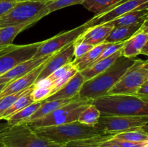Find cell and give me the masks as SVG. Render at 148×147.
Here are the masks:
<instances>
[{
	"instance_id": "1",
	"label": "cell",
	"mask_w": 148,
	"mask_h": 147,
	"mask_svg": "<svg viewBox=\"0 0 148 147\" xmlns=\"http://www.w3.org/2000/svg\"><path fill=\"white\" fill-rule=\"evenodd\" d=\"M135 61L134 59L121 56L106 70L95 77L85 81L79 92V97L95 100L107 95L111 88L134 64Z\"/></svg>"
},
{
	"instance_id": "2",
	"label": "cell",
	"mask_w": 148,
	"mask_h": 147,
	"mask_svg": "<svg viewBox=\"0 0 148 147\" xmlns=\"http://www.w3.org/2000/svg\"><path fill=\"white\" fill-rule=\"evenodd\" d=\"M92 103L103 115L144 116L148 115V97L137 95H106Z\"/></svg>"
},
{
	"instance_id": "3",
	"label": "cell",
	"mask_w": 148,
	"mask_h": 147,
	"mask_svg": "<svg viewBox=\"0 0 148 147\" xmlns=\"http://www.w3.org/2000/svg\"><path fill=\"white\" fill-rule=\"evenodd\" d=\"M33 131L38 136L62 146L71 142L96 138L108 134L98 131L94 126L85 125L79 121L59 125L41 127Z\"/></svg>"
},
{
	"instance_id": "4",
	"label": "cell",
	"mask_w": 148,
	"mask_h": 147,
	"mask_svg": "<svg viewBox=\"0 0 148 147\" xmlns=\"http://www.w3.org/2000/svg\"><path fill=\"white\" fill-rule=\"evenodd\" d=\"M0 144L5 147H63L38 136L25 123L7 127L0 132Z\"/></svg>"
},
{
	"instance_id": "5",
	"label": "cell",
	"mask_w": 148,
	"mask_h": 147,
	"mask_svg": "<svg viewBox=\"0 0 148 147\" xmlns=\"http://www.w3.org/2000/svg\"><path fill=\"white\" fill-rule=\"evenodd\" d=\"M92 100L86 98H79L64 106L55 110L40 119L24 123L33 130L41 127L59 125L77 121L78 118L82 110L89 104L92 103Z\"/></svg>"
},
{
	"instance_id": "6",
	"label": "cell",
	"mask_w": 148,
	"mask_h": 147,
	"mask_svg": "<svg viewBox=\"0 0 148 147\" xmlns=\"http://www.w3.org/2000/svg\"><path fill=\"white\" fill-rule=\"evenodd\" d=\"M49 14L46 3L30 0L17 1L7 14L0 17V27L27 22H36Z\"/></svg>"
},
{
	"instance_id": "7",
	"label": "cell",
	"mask_w": 148,
	"mask_h": 147,
	"mask_svg": "<svg viewBox=\"0 0 148 147\" xmlns=\"http://www.w3.org/2000/svg\"><path fill=\"white\" fill-rule=\"evenodd\" d=\"M148 81V60L136 59L107 95H136L142 85Z\"/></svg>"
},
{
	"instance_id": "8",
	"label": "cell",
	"mask_w": 148,
	"mask_h": 147,
	"mask_svg": "<svg viewBox=\"0 0 148 147\" xmlns=\"http://www.w3.org/2000/svg\"><path fill=\"white\" fill-rule=\"evenodd\" d=\"M148 124V115L124 116L103 115L100 117L95 128L104 133L116 134Z\"/></svg>"
},
{
	"instance_id": "9",
	"label": "cell",
	"mask_w": 148,
	"mask_h": 147,
	"mask_svg": "<svg viewBox=\"0 0 148 147\" xmlns=\"http://www.w3.org/2000/svg\"><path fill=\"white\" fill-rule=\"evenodd\" d=\"M41 42L27 45H10L0 50V76L17 65L32 59Z\"/></svg>"
},
{
	"instance_id": "10",
	"label": "cell",
	"mask_w": 148,
	"mask_h": 147,
	"mask_svg": "<svg viewBox=\"0 0 148 147\" xmlns=\"http://www.w3.org/2000/svg\"><path fill=\"white\" fill-rule=\"evenodd\" d=\"M87 29L88 27L84 23L83 24L75 27V29L64 33H59L54 37H51L50 39L41 41V43L38 48L36 54L33 58L38 59V58L55 54L69 45L75 43Z\"/></svg>"
},
{
	"instance_id": "11",
	"label": "cell",
	"mask_w": 148,
	"mask_h": 147,
	"mask_svg": "<svg viewBox=\"0 0 148 147\" xmlns=\"http://www.w3.org/2000/svg\"><path fill=\"white\" fill-rule=\"evenodd\" d=\"M142 10H148V0H124L108 11L95 15L85 24L89 28L105 24L130 12Z\"/></svg>"
},
{
	"instance_id": "12",
	"label": "cell",
	"mask_w": 148,
	"mask_h": 147,
	"mask_svg": "<svg viewBox=\"0 0 148 147\" xmlns=\"http://www.w3.org/2000/svg\"><path fill=\"white\" fill-rule=\"evenodd\" d=\"M75 51V43L53 54L45 63L44 67L38 76L36 82L47 78L54 71L72 61Z\"/></svg>"
},
{
	"instance_id": "13",
	"label": "cell",
	"mask_w": 148,
	"mask_h": 147,
	"mask_svg": "<svg viewBox=\"0 0 148 147\" xmlns=\"http://www.w3.org/2000/svg\"><path fill=\"white\" fill-rule=\"evenodd\" d=\"M48 61V60H47ZM40 64L33 71L29 72L27 74L18 78V79L13 80L12 82H8L5 87L3 89L1 92L0 93V98L5 97L7 95H11V94L16 93V92H20V91L25 90L30 86H33L36 83L38 79V76L40 74V71H42L43 68L44 67L46 62Z\"/></svg>"
},
{
	"instance_id": "14",
	"label": "cell",
	"mask_w": 148,
	"mask_h": 147,
	"mask_svg": "<svg viewBox=\"0 0 148 147\" xmlns=\"http://www.w3.org/2000/svg\"><path fill=\"white\" fill-rule=\"evenodd\" d=\"M53 55H49V56L38 58V59L32 58V59H29L26 61L17 65L15 67L12 69L11 70L0 76V84L8 83V82L15 80V79L27 74L29 72L33 71V69L40 66V64L49 60Z\"/></svg>"
},
{
	"instance_id": "15",
	"label": "cell",
	"mask_w": 148,
	"mask_h": 147,
	"mask_svg": "<svg viewBox=\"0 0 148 147\" xmlns=\"http://www.w3.org/2000/svg\"><path fill=\"white\" fill-rule=\"evenodd\" d=\"M85 82V78L83 77L81 73L78 71L75 74V76L66 84L64 85L59 91L53 95L49 96L47 99L43 100V102H48L51 100L60 99H68L76 96L79 94V90L82 87V84Z\"/></svg>"
},
{
	"instance_id": "16",
	"label": "cell",
	"mask_w": 148,
	"mask_h": 147,
	"mask_svg": "<svg viewBox=\"0 0 148 147\" xmlns=\"http://www.w3.org/2000/svg\"><path fill=\"white\" fill-rule=\"evenodd\" d=\"M111 26L106 24H99L87 29L76 41L83 42L95 46L104 43L112 29Z\"/></svg>"
},
{
	"instance_id": "17",
	"label": "cell",
	"mask_w": 148,
	"mask_h": 147,
	"mask_svg": "<svg viewBox=\"0 0 148 147\" xmlns=\"http://www.w3.org/2000/svg\"><path fill=\"white\" fill-rule=\"evenodd\" d=\"M148 40V33L137 32L129 40H126L122 48V56L134 59L141 54V51Z\"/></svg>"
},
{
	"instance_id": "18",
	"label": "cell",
	"mask_w": 148,
	"mask_h": 147,
	"mask_svg": "<svg viewBox=\"0 0 148 147\" xmlns=\"http://www.w3.org/2000/svg\"><path fill=\"white\" fill-rule=\"evenodd\" d=\"M121 56H122V48L119 50L118 51L116 52L114 54L110 56L109 57H107L106 59L96 62L90 67L87 68V69H84V70L81 71L79 72L83 76V77L85 78V81L89 80V79L95 77L97 75L106 70L109 66H111Z\"/></svg>"
},
{
	"instance_id": "19",
	"label": "cell",
	"mask_w": 148,
	"mask_h": 147,
	"mask_svg": "<svg viewBox=\"0 0 148 147\" xmlns=\"http://www.w3.org/2000/svg\"><path fill=\"white\" fill-rule=\"evenodd\" d=\"M143 24V22H141L132 25L114 27L106 39L105 43H114L126 41L139 31Z\"/></svg>"
},
{
	"instance_id": "20",
	"label": "cell",
	"mask_w": 148,
	"mask_h": 147,
	"mask_svg": "<svg viewBox=\"0 0 148 147\" xmlns=\"http://www.w3.org/2000/svg\"><path fill=\"white\" fill-rule=\"evenodd\" d=\"M109 43H103L101 44L95 46L90 50L79 57V59H75L71 63L75 66L78 71L84 70L87 68L90 67L91 65L93 64L94 62L97 60L101 53L103 51L104 49L108 46Z\"/></svg>"
},
{
	"instance_id": "21",
	"label": "cell",
	"mask_w": 148,
	"mask_h": 147,
	"mask_svg": "<svg viewBox=\"0 0 148 147\" xmlns=\"http://www.w3.org/2000/svg\"><path fill=\"white\" fill-rule=\"evenodd\" d=\"M33 22H27L14 25L0 27V50L13 44V40L21 31L33 24Z\"/></svg>"
},
{
	"instance_id": "22",
	"label": "cell",
	"mask_w": 148,
	"mask_h": 147,
	"mask_svg": "<svg viewBox=\"0 0 148 147\" xmlns=\"http://www.w3.org/2000/svg\"><path fill=\"white\" fill-rule=\"evenodd\" d=\"M148 16V10H136L130 12L119 17H117L115 20H111L108 22L105 23L108 25L113 27H121V26L132 25L137 23L144 22Z\"/></svg>"
},
{
	"instance_id": "23",
	"label": "cell",
	"mask_w": 148,
	"mask_h": 147,
	"mask_svg": "<svg viewBox=\"0 0 148 147\" xmlns=\"http://www.w3.org/2000/svg\"><path fill=\"white\" fill-rule=\"evenodd\" d=\"M79 98H81L79 97V94L77 95L76 96L73 97L72 98H68V99H55V100H51L48 101V102H43V104L40 106V108L35 112L32 116L30 117V119L27 121V122H30V121L36 120L40 119V118H43L45 115H48L50 112H53L55 110L58 109V108H61L62 106L67 105L69 102H72V101L77 99Z\"/></svg>"
},
{
	"instance_id": "24",
	"label": "cell",
	"mask_w": 148,
	"mask_h": 147,
	"mask_svg": "<svg viewBox=\"0 0 148 147\" xmlns=\"http://www.w3.org/2000/svg\"><path fill=\"white\" fill-rule=\"evenodd\" d=\"M42 104H43V102H33L29 105L28 106L20 110L18 112L10 115L6 119V120L7 121V125L9 127L14 126V125L27 122L32 116V115H33L40 108Z\"/></svg>"
},
{
	"instance_id": "25",
	"label": "cell",
	"mask_w": 148,
	"mask_h": 147,
	"mask_svg": "<svg viewBox=\"0 0 148 147\" xmlns=\"http://www.w3.org/2000/svg\"><path fill=\"white\" fill-rule=\"evenodd\" d=\"M124 0H85L82 5L95 15L108 11Z\"/></svg>"
},
{
	"instance_id": "26",
	"label": "cell",
	"mask_w": 148,
	"mask_h": 147,
	"mask_svg": "<svg viewBox=\"0 0 148 147\" xmlns=\"http://www.w3.org/2000/svg\"><path fill=\"white\" fill-rule=\"evenodd\" d=\"M101 115V113L99 110L93 104L91 103L82 110L77 121L89 126H95V124L98 122Z\"/></svg>"
},
{
	"instance_id": "27",
	"label": "cell",
	"mask_w": 148,
	"mask_h": 147,
	"mask_svg": "<svg viewBox=\"0 0 148 147\" xmlns=\"http://www.w3.org/2000/svg\"><path fill=\"white\" fill-rule=\"evenodd\" d=\"M114 138L132 142H140V141H148V133L142 127L133 128L125 132L116 133L114 135Z\"/></svg>"
},
{
	"instance_id": "28",
	"label": "cell",
	"mask_w": 148,
	"mask_h": 147,
	"mask_svg": "<svg viewBox=\"0 0 148 147\" xmlns=\"http://www.w3.org/2000/svg\"><path fill=\"white\" fill-rule=\"evenodd\" d=\"M31 92H27L25 95H23V96L20 97V98H18V99L10 106V108H9V109H7V110L0 116V120H6L8 117H10V115H13V114H14L15 112L20 111V110L23 109V108L28 106L30 104L33 103V101L32 100L31 97H30V93H31Z\"/></svg>"
},
{
	"instance_id": "29",
	"label": "cell",
	"mask_w": 148,
	"mask_h": 147,
	"mask_svg": "<svg viewBox=\"0 0 148 147\" xmlns=\"http://www.w3.org/2000/svg\"><path fill=\"white\" fill-rule=\"evenodd\" d=\"M34 88V85L30 86L27 89H25V90L20 91V92H16V93L11 94V95H7L5 97L0 98V116L7 110V109L10 108L12 105L17 100L18 98L22 97L23 95H25L27 92H31Z\"/></svg>"
},
{
	"instance_id": "30",
	"label": "cell",
	"mask_w": 148,
	"mask_h": 147,
	"mask_svg": "<svg viewBox=\"0 0 148 147\" xmlns=\"http://www.w3.org/2000/svg\"><path fill=\"white\" fill-rule=\"evenodd\" d=\"M78 71L77 69L75 68V66H74L72 64L70 69L67 71L65 72L62 76L57 79L56 80H55L53 82V86H52L51 89V95H53L54 93H56L57 91H59L62 86L64 84H66L72 77L75 75V74L77 73ZM50 95V96H51Z\"/></svg>"
},
{
	"instance_id": "31",
	"label": "cell",
	"mask_w": 148,
	"mask_h": 147,
	"mask_svg": "<svg viewBox=\"0 0 148 147\" xmlns=\"http://www.w3.org/2000/svg\"><path fill=\"white\" fill-rule=\"evenodd\" d=\"M84 1L85 0H56V1L46 3V7L49 12L51 13L60 9L69 7V6L82 4Z\"/></svg>"
},
{
	"instance_id": "32",
	"label": "cell",
	"mask_w": 148,
	"mask_h": 147,
	"mask_svg": "<svg viewBox=\"0 0 148 147\" xmlns=\"http://www.w3.org/2000/svg\"><path fill=\"white\" fill-rule=\"evenodd\" d=\"M52 88L46 87H35L30 93L32 100L33 102H42L47 99L51 95Z\"/></svg>"
},
{
	"instance_id": "33",
	"label": "cell",
	"mask_w": 148,
	"mask_h": 147,
	"mask_svg": "<svg viewBox=\"0 0 148 147\" xmlns=\"http://www.w3.org/2000/svg\"><path fill=\"white\" fill-rule=\"evenodd\" d=\"M92 45L88 44L83 42L75 41V51H74V57L75 59H79V57L85 55L89 50L93 48Z\"/></svg>"
},
{
	"instance_id": "34",
	"label": "cell",
	"mask_w": 148,
	"mask_h": 147,
	"mask_svg": "<svg viewBox=\"0 0 148 147\" xmlns=\"http://www.w3.org/2000/svg\"><path fill=\"white\" fill-rule=\"evenodd\" d=\"M114 144H117L121 147H143V146L145 145L148 141H140V142H132V141H124V140L118 139L113 137L110 140H108Z\"/></svg>"
},
{
	"instance_id": "35",
	"label": "cell",
	"mask_w": 148,
	"mask_h": 147,
	"mask_svg": "<svg viewBox=\"0 0 148 147\" xmlns=\"http://www.w3.org/2000/svg\"><path fill=\"white\" fill-rule=\"evenodd\" d=\"M71 66H72V63H68V64L66 65H64V66H63L62 67L59 68V69H56V71H53L51 74L49 75L46 79H48L51 82H53L55 80L59 79L60 76H62L65 72L67 71L70 69Z\"/></svg>"
},
{
	"instance_id": "36",
	"label": "cell",
	"mask_w": 148,
	"mask_h": 147,
	"mask_svg": "<svg viewBox=\"0 0 148 147\" xmlns=\"http://www.w3.org/2000/svg\"><path fill=\"white\" fill-rule=\"evenodd\" d=\"M137 96L140 97H148V81L143 84L141 86V87L139 89L138 92H137Z\"/></svg>"
},
{
	"instance_id": "37",
	"label": "cell",
	"mask_w": 148,
	"mask_h": 147,
	"mask_svg": "<svg viewBox=\"0 0 148 147\" xmlns=\"http://www.w3.org/2000/svg\"><path fill=\"white\" fill-rule=\"evenodd\" d=\"M91 147H121L118 146L117 144H114L109 141H104V142H101L99 144H94V145L90 146Z\"/></svg>"
},
{
	"instance_id": "38",
	"label": "cell",
	"mask_w": 148,
	"mask_h": 147,
	"mask_svg": "<svg viewBox=\"0 0 148 147\" xmlns=\"http://www.w3.org/2000/svg\"><path fill=\"white\" fill-rule=\"evenodd\" d=\"M139 32H143L145 33H148V16L146 17L145 21L143 22V24L140 29L139 30Z\"/></svg>"
},
{
	"instance_id": "39",
	"label": "cell",
	"mask_w": 148,
	"mask_h": 147,
	"mask_svg": "<svg viewBox=\"0 0 148 147\" xmlns=\"http://www.w3.org/2000/svg\"><path fill=\"white\" fill-rule=\"evenodd\" d=\"M63 147H91V146H88L80 145V144H72V143H69V144H66V145L64 146Z\"/></svg>"
},
{
	"instance_id": "40",
	"label": "cell",
	"mask_w": 148,
	"mask_h": 147,
	"mask_svg": "<svg viewBox=\"0 0 148 147\" xmlns=\"http://www.w3.org/2000/svg\"><path fill=\"white\" fill-rule=\"evenodd\" d=\"M141 54L146 55V56H148V40L147 41V43H146V44L145 45V46H144V48H143V50H142Z\"/></svg>"
},
{
	"instance_id": "41",
	"label": "cell",
	"mask_w": 148,
	"mask_h": 147,
	"mask_svg": "<svg viewBox=\"0 0 148 147\" xmlns=\"http://www.w3.org/2000/svg\"><path fill=\"white\" fill-rule=\"evenodd\" d=\"M30 1H41V2L48 3V2H51V1H56V0H30Z\"/></svg>"
},
{
	"instance_id": "42",
	"label": "cell",
	"mask_w": 148,
	"mask_h": 147,
	"mask_svg": "<svg viewBox=\"0 0 148 147\" xmlns=\"http://www.w3.org/2000/svg\"><path fill=\"white\" fill-rule=\"evenodd\" d=\"M7 127H8L7 124H0V132H1V131H2L3 130L5 129Z\"/></svg>"
},
{
	"instance_id": "43",
	"label": "cell",
	"mask_w": 148,
	"mask_h": 147,
	"mask_svg": "<svg viewBox=\"0 0 148 147\" xmlns=\"http://www.w3.org/2000/svg\"><path fill=\"white\" fill-rule=\"evenodd\" d=\"M7 83H1L0 84V93L1 92V91L3 90V89H4V87H5V86L7 85Z\"/></svg>"
},
{
	"instance_id": "44",
	"label": "cell",
	"mask_w": 148,
	"mask_h": 147,
	"mask_svg": "<svg viewBox=\"0 0 148 147\" xmlns=\"http://www.w3.org/2000/svg\"><path fill=\"white\" fill-rule=\"evenodd\" d=\"M17 1H26V0H17Z\"/></svg>"
},
{
	"instance_id": "45",
	"label": "cell",
	"mask_w": 148,
	"mask_h": 147,
	"mask_svg": "<svg viewBox=\"0 0 148 147\" xmlns=\"http://www.w3.org/2000/svg\"><path fill=\"white\" fill-rule=\"evenodd\" d=\"M0 147H5V146H2V145H1V144H0Z\"/></svg>"
}]
</instances>
